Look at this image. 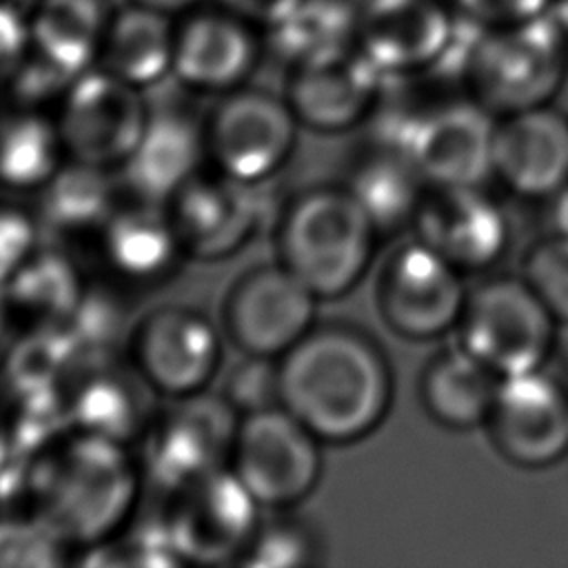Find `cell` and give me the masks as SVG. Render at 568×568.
I'll return each instance as SVG.
<instances>
[{
	"instance_id": "obj_7",
	"label": "cell",
	"mask_w": 568,
	"mask_h": 568,
	"mask_svg": "<svg viewBox=\"0 0 568 568\" xmlns=\"http://www.w3.org/2000/svg\"><path fill=\"white\" fill-rule=\"evenodd\" d=\"M324 442L282 404L240 417L229 468L264 510H288L320 484Z\"/></svg>"
},
{
	"instance_id": "obj_41",
	"label": "cell",
	"mask_w": 568,
	"mask_h": 568,
	"mask_svg": "<svg viewBox=\"0 0 568 568\" xmlns=\"http://www.w3.org/2000/svg\"><path fill=\"white\" fill-rule=\"evenodd\" d=\"M548 233L568 237V184L546 200Z\"/></svg>"
},
{
	"instance_id": "obj_20",
	"label": "cell",
	"mask_w": 568,
	"mask_h": 568,
	"mask_svg": "<svg viewBox=\"0 0 568 568\" xmlns=\"http://www.w3.org/2000/svg\"><path fill=\"white\" fill-rule=\"evenodd\" d=\"M493 178L526 200H548L568 184V113L544 104L497 120Z\"/></svg>"
},
{
	"instance_id": "obj_14",
	"label": "cell",
	"mask_w": 568,
	"mask_h": 568,
	"mask_svg": "<svg viewBox=\"0 0 568 568\" xmlns=\"http://www.w3.org/2000/svg\"><path fill=\"white\" fill-rule=\"evenodd\" d=\"M464 271L415 240L399 246L377 280V311L384 324L410 342L457 331L468 291Z\"/></svg>"
},
{
	"instance_id": "obj_33",
	"label": "cell",
	"mask_w": 568,
	"mask_h": 568,
	"mask_svg": "<svg viewBox=\"0 0 568 568\" xmlns=\"http://www.w3.org/2000/svg\"><path fill=\"white\" fill-rule=\"evenodd\" d=\"M322 555L324 546L320 532L311 524L288 517L282 510V515L260 521L240 564L253 568H300L317 566Z\"/></svg>"
},
{
	"instance_id": "obj_40",
	"label": "cell",
	"mask_w": 568,
	"mask_h": 568,
	"mask_svg": "<svg viewBox=\"0 0 568 568\" xmlns=\"http://www.w3.org/2000/svg\"><path fill=\"white\" fill-rule=\"evenodd\" d=\"M222 9L264 27L288 4V0H217Z\"/></svg>"
},
{
	"instance_id": "obj_5",
	"label": "cell",
	"mask_w": 568,
	"mask_h": 568,
	"mask_svg": "<svg viewBox=\"0 0 568 568\" xmlns=\"http://www.w3.org/2000/svg\"><path fill=\"white\" fill-rule=\"evenodd\" d=\"M459 73L464 91L497 118L552 104L568 82V38L552 13L477 29Z\"/></svg>"
},
{
	"instance_id": "obj_34",
	"label": "cell",
	"mask_w": 568,
	"mask_h": 568,
	"mask_svg": "<svg viewBox=\"0 0 568 568\" xmlns=\"http://www.w3.org/2000/svg\"><path fill=\"white\" fill-rule=\"evenodd\" d=\"M69 548L33 515L0 510V566H60Z\"/></svg>"
},
{
	"instance_id": "obj_38",
	"label": "cell",
	"mask_w": 568,
	"mask_h": 568,
	"mask_svg": "<svg viewBox=\"0 0 568 568\" xmlns=\"http://www.w3.org/2000/svg\"><path fill=\"white\" fill-rule=\"evenodd\" d=\"M455 13L470 27L499 29L548 16L555 0H448Z\"/></svg>"
},
{
	"instance_id": "obj_21",
	"label": "cell",
	"mask_w": 568,
	"mask_h": 568,
	"mask_svg": "<svg viewBox=\"0 0 568 568\" xmlns=\"http://www.w3.org/2000/svg\"><path fill=\"white\" fill-rule=\"evenodd\" d=\"M206 162L204 120L186 106H151L146 124L126 162L120 166L126 193L169 204Z\"/></svg>"
},
{
	"instance_id": "obj_37",
	"label": "cell",
	"mask_w": 568,
	"mask_h": 568,
	"mask_svg": "<svg viewBox=\"0 0 568 568\" xmlns=\"http://www.w3.org/2000/svg\"><path fill=\"white\" fill-rule=\"evenodd\" d=\"M42 222L16 202H0V288L40 248Z\"/></svg>"
},
{
	"instance_id": "obj_1",
	"label": "cell",
	"mask_w": 568,
	"mask_h": 568,
	"mask_svg": "<svg viewBox=\"0 0 568 568\" xmlns=\"http://www.w3.org/2000/svg\"><path fill=\"white\" fill-rule=\"evenodd\" d=\"M277 364L280 404L324 444L359 442L390 410V364L357 326L315 324Z\"/></svg>"
},
{
	"instance_id": "obj_13",
	"label": "cell",
	"mask_w": 568,
	"mask_h": 568,
	"mask_svg": "<svg viewBox=\"0 0 568 568\" xmlns=\"http://www.w3.org/2000/svg\"><path fill=\"white\" fill-rule=\"evenodd\" d=\"M149 111L142 89L93 67L71 82L53 115L69 160L120 171L142 135Z\"/></svg>"
},
{
	"instance_id": "obj_6",
	"label": "cell",
	"mask_w": 568,
	"mask_h": 568,
	"mask_svg": "<svg viewBox=\"0 0 568 568\" xmlns=\"http://www.w3.org/2000/svg\"><path fill=\"white\" fill-rule=\"evenodd\" d=\"M557 320L521 275H493L468 291L459 342L499 377L546 368Z\"/></svg>"
},
{
	"instance_id": "obj_19",
	"label": "cell",
	"mask_w": 568,
	"mask_h": 568,
	"mask_svg": "<svg viewBox=\"0 0 568 568\" xmlns=\"http://www.w3.org/2000/svg\"><path fill=\"white\" fill-rule=\"evenodd\" d=\"M220 171H200L166 204L186 257L220 262L235 255L257 233L262 204L257 189Z\"/></svg>"
},
{
	"instance_id": "obj_11",
	"label": "cell",
	"mask_w": 568,
	"mask_h": 568,
	"mask_svg": "<svg viewBox=\"0 0 568 568\" xmlns=\"http://www.w3.org/2000/svg\"><path fill=\"white\" fill-rule=\"evenodd\" d=\"M264 508L226 466L169 493L160 515L175 557L184 564H240Z\"/></svg>"
},
{
	"instance_id": "obj_39",
	"label": "cell",
	"mask_w": 568,
	"mask_h": 568,
	"mask_svg": "<svg viewBox=\"0 0 568 568\" xmlns=\"http://www.w3.org/2000/svg\"><path fill=\"white\" fill-rule=\"evenodd\" d=\"M29 49V16H24L13 2L0 0V87L9 82Z\"/></svg>"
},
{
	"instance_id": "obj_10",
	"label": "cell",
	"mask_w": 568,
	"mask_h": 568,
	"mask_svg": "<svg viewBox=\"0 0 568 568\" xmlns=\"http://www.w3.org/2000/svg\"><path fill=\"white\" fill-rule=\"evenodd\" d=\"M300 126L284 95L233 89L204 120L206 160L233 180L264 184L288 164Z\"/></svg>"
},
{
	"instance_id": "obj_44",
	"label": "cell",
	"mask_w": 568,
	"mask_h": 568,
	"mask_svg": "<svg viewBox=\"0 0 568 568\" xmlns=\"http://www.w3.org/2000/svg\"><path fill=\"white\" fill-rule=\"evenodd\" d=\"M550 13H552L555 22L561 27V31H564L566 38H568V0H555Z\"/></svg>"
},
{
	"instance_id": "obj_36",
	"label": "cell",
	"mask_w": 568,
	"mask_h": 568,
	"mask_svg": "<svg viewBox=\"0 0 568 568\" xmlns=\"http://www.w3.org/2000/svg\"><path fill=\"white\" fill-rule=\"evenodd\" d=\"M231 408L244 417L280 404V364L271 357L242 355L226 373L222 393Z\"/></svg>"
},
{
	"instance_id": "obj_3",
	"label": "cell",
	"mask_w": 568,
	"mask_h": 568,
	"mask_svg": "<svg viewBox=\"0 0 568 568\" xmlns=\"http://www.w3.org/2000/svg\"><path fill=\"white\" fill-rule=\"evenodd\" d=\"M379 235L346 184L311 186L293 195L280 213L277 262L320 302L337 300L366 277Z\"/></svg>"
},
{
	"instance_id": "obj_24",
	"label": "cell",
	"mask_w": 568,
	"mask_h": 568,
	"mask_svg": "<svg viewBox=\"0 0 568 568\" xmlns=\"http://www.w3.org/2000/svg\"><path fill=\"white\" fill-rule=\"evenodd\" d=\"M106 268L124 284L153 286L169 280L186 257L166 204L131 197L118 202L98 233Z\"/></svg>"
},
{
	"instance_id": "obj_4",
	"label": "cell",
	"mask_w": 568,
	"mask_h": 568,
	"mask_svg": "<svg viewBox=\"0 0 568 568\" xmlns=\"http://www.w3.org/2000/svg\"><path fill=\"white\" fill-rule=\"evenodd\" d=\"M497 120L466 91L422 106L388 104L379 95L368 118L371 138L404 149L428 186H475L493 178Z\"/></svg>"
},
{
	"instance_id": "obj_23",
	"label": "cell",
	"mask_w": 568,
	"mask_h": 568,
	"mask_svg": "<svg viewBox=\"0 0 568 568\" xmlns=\"http://www.w3.org/2000/svg\"><path fill=\"white\" fill-rule=\"evenodd\" d=\"M257 60L248 20L226 9L193 13L175 29L173 75L184 89L224 95L244 87Z\"/></svg>"
},
{
	"instance_id": "obj_2",
	"label": "cell",
	"mask_w": 568,
	"mask_h": 568,
	"mask_svg": "<svg viewBox=\"0 0 568 568\" xmlns=\"http://www.w3.org/2000/svg\"><path fill=\"white\" fill-rule=\"evenodd\" d=\"M133 446L67 430L27 462L24 510L69 550H91L129 526L142 493Z\"/></svg>"
},
{
	"instance_id": "obj_31",
	"label": "cell",
	"mask_w": 568,
	"mask_h": 568,
	"mask_svg": "<svg viewBox=\"0 0 568 568\" xmlns=\"http://www.w3.org/2000/svg\"><path fill=\"white\" fill-rule=\"evenodd\" d=\"M42 229L64 235L98 233L118 206V191L109 169L67 160L36 193Z\"/></svg>"
},
{
	"instance_id": "obj_42",
	"label": "cell",
	"mask_w": 568,
	"mask_h": 568,
	"mask_svg": "<svg viewBox=\"0 0 568 568\" xmlns=\"http://www.w3.org/2000/svg\"><path fill=\"white\" fill-rule=\"evenodd\" d=\"M18 448H16V439H13V428L11 422L4 413V408L0 406V475L4 473V468L11 464V459L16 457Z\"/></svg>"
},
{
	"instance_id": "obj_18",
	"label": "cell",
	"mask_w": 568,
	"mask_h": 568,
	"mask_svg": "<svg viewBox=\"0 0 568 568\" xmlns=\"http://www.w3.org/2000/svg\"><path fill=\"white\" fill-rule=\"evenodd\" d=\"M386 78L357 47L291 67L284 98L304 129L344 133L366 124Z\"/></svg>"
},
{
	"instance_id": "obj_32",
	"label": "cell",
	"mask_w": 568,
	"mask_h": 568,
	"mask_svg": "<svg viewBox=\"0 0 568 568\" xmlns=\"http://www.w3.org/2000/svg\"><path fill=\"white\" fill-rule=\"evenodd\" d=\"M266 33L271 49L293 67L355 47L357 9L351 0H288Z\"/></svg>"
},
{
	"instance_id": "obj_9",
	"label": "cell",
	"mask_w": 568,
	"mask_h": 568,
	"mask_svg": "<svg viewBox=\"0 0 568 568\" xmlns=\"http://www.w3.org/2000/svg\"><path fill=\"white\" fill-rule=\"evenodd\" d=\"M240 415L217 393L171 397L140 437L144 479L164 493L229 466Z\"/></svg>"
},
{
	"instance_id": "obj_28",
	"label": "cell",
	"mask_w": 568,
	"mask_h": 568,
	"mask_svg": "<svg viewBox=\"0 0 568 568\" xmlns=\"http://www.w3.org/2000/svg\"><path fill=\"white\" fill-rule=\"evenodd\" d=\"M84 282L67 253L42 246L0 288L9 320L27 331L64 328L71 320Z\"/></svg>"
},
{
	"instance_id": "obj_35",
	"label": "cell",
	"mask_w": 568,
	"mask_h": 568,
	"mask_svg": "<svg viewBox=\"0 0 568 568\" xmlns=\"http://www.w3.org/2000/svg\"><path fill=\"white\" fill-rule=\"evenodd\" d=\"M521 277L555 315L568 324V237L548 233L524 257Z\"/></svg>"
},
{
	"instance_id": "obj_16",
	"label": "cell",
	"mask_w": 568,
	"mask_h": 568,
	"mask_svg": "<svg viewBox=\"0 0 568 568\" xmlns=\"http://www.w3.org/2000/svg\"><path fill=\"white\" fill-rule=\"evenodd\" d=\"M484 428L508 464L555 466L568 455V388L546 368L501 377Z\"/></svg>"
},
{
	"instance_id": "obj_26",
	"label": "cell",
	"mask_w": 568,
	"mask_h": 568,
	"mask_svg": "<svg viewBox=\"0 0 568 568\" xmlns=\"http://www.w3.org/2000/svg\"><path fill=\"white\" fill-rule=\"evenodd\" d=\"M501 377L462 344L437 353L419 379L424 410L444 428L470 430L484 426L495 404Z\"/></svg>"
},
{
	"instance_id": "obj_29",
	"label": "cell",
	"mask_w": 568,
	"mask_h": 568,
	"mask_svg": "<svg viewBox=\"0 0 568 568\" xmlns=\"http://www.w3.org/2000/svg\"><path fill=\"white\" fill-rule=\"evenodd\" d=\"M109 18L104 0H38L29 16L31 51L78 78L98 67Z\"/></svg>"
},
{
	"instance_id": "obj_15",
	"label": "cell",
	"mask_w": 568,
	"mask_h": 568,
	"mask_svg": "<svg viewBox=\"0 0 568 568\" xmlns=\"http://www.w3.org/2000/svg\"><path fill=\"white\" fill-rule=\"evenodd\" d=\"M317 304L284 264H260L231 284L222 331L242 355L280 359L317 324Z\"/></svg>"
},
{
	"instance_id": "obj_12",
	"label": "cell",
	"mask_w": 568,
	"mask_h": 568,
	"mask_svg": "<svg viewBox=\"0 0 568 568\" xmlns=\"http://www.w3.org/2000/svg\"><path fill=\"white\" fill-rule=\"evenodd\" d=\"M224 331L189 306H158L131 328L129 362L164 399L209 390L222 368Z\"/></svg>"
},
{
	"instance_id": "obj_8",
	"label": "cell",
	"mask_w": 568,
	"mask_h": 568,
	"mask_svg": "<svg viewBox=\"0 0 568 568\" xmlns=\"http://www.w3.org/2000/svg\"><path fill=\"white\" fill-rule=\"evenodd\" d=\"M475 31L448 0H388L357 16L355 47L386 80H404L444 64L462 71Z\"/></svg>"
},
{
	"instance_id": "obj_22",
	"label": "cell",
	"mask_w": 568,
	"mask_h": 568,
	"mask_svg": "<svg viewBox=\"0 0 568 568\" xmlns=\"http://www.w3.org/2000/svg\"><path fill=\"white\" fill-rule=\"evenodd\" d=\"M158 395L131 362H84L67 390L69 428L133 446L146 430Z\"/></svg>"
},
{
	"instance_id": "obj_30",
	"label": "cell",
	"mask_w": 568,
	"mask_h": 568,
	"mask_svg": "<svg viewBox=\"0 0 568 568\" xmlns=\"http://www.w3.org/2000/svg\"><path fill=\"white\" fill-rule=\"evenodd\" d=\"M67 160L53 113L24 106L0 113V189L36 195Z\"/></svg>"
},
{
	"instance_id": "obj_25",
	"label": "cell",
	"mask_w": 568,
	"mask_h": 568,
	"mask_svg": "<svg viewBox=\"0 0 568 568\" xmlns=\"http://www.w3.org/2000/svg\"><path fill=\"white\" fill-rule=\"evenodd\" d=\"M344 184L382 235L406 226L410 229L428 191L410 155L375 138H371L368 146L355 158Z\"/></svg>"
},
{
	"instance_id": "obj_27",
	"label": "cell",
	"mask_w": 568,
	"mask_h": 568,
	"mask_svg": "<svg viewBox=\"0 0 568 568\" xmlns=\"http://www.w3.org/2000/svg\"><path fill=\"white\" fill-rule=\"evenodd\" d=\"M173 53L171 16L129 2L109 18L98 67L146 91L173 73Z\"/></svg>"
},
{
	"instance_id": "obj_43",
	"label": "cell",
	"mask_w": 568,
	"mask_h": 568,
	"mask_svg": "<svg viewBox=\"0 0 568 568\" xmlns=\"http://www.w3.org/2000/svg\"><path fill=\"white\" fill-rule=\"evenodd\" d=\"M129 2L153 9V11H160V13H166V16H175L180 11H189L200 0H129Z\"/></svg>"
},
{
	"instance_id": "obj_17",
	"label": "cell",
	"mask_w": 568,
	"mask_h": 568,
	"mask_svg": "<svg viewBox=\"0 0 568 568\" xmlns=\"http://www.w3.org/2000/svg\"><path fill=\"white\" fill-rule=\"evenodd\" d=\"M410 229L464 273L490 268L510 242L508 215L484 184L428 186Z\"/></svg>"
}]
</instances>
